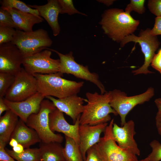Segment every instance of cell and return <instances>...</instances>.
I'll list each match as a JSON object with an SVG mask.
<instances>
[{
    "label": "cell",
    "mask_w": 161,
    "mask_h": 161,
    "mask_svg": "<svg viewBox=\"0 0 161 161\" xmlns=\"http://www.w3.org/2000/svg\"><path fill=\"white\" fill-rule=\"evenodd\" d=\"M154 103L158 109V111L161 113V97L156 99Z\"/></svg>",
    "instance_id": "cell-41"
},
{
    "label": "cell",
    "mask_w": 161,
    "mask_h": 161,
    "mask_svg": "<svg viewBox=\"0 0 161 161\" xmlns=\"http://www.w3.org/2000/svg\"><path fill=\"white\" fill-rule=\"evenodd\" d=\"M112 132L114 139L120 147L129 151L137 156L140 155V150L134 139L136 132L134 123L133 120L126 122L121 126L114 123Z\"/></svg>",
    "instance_id": "cell-13"
},
{
    "label": "cell",
    "mask_w": 161,
    "mask_h": 161,
    "mask_svg": "<svg viewBox=\"0 0 161 161\" xmlns=\"http://www.w3.org/2000/svg\"><path fill=\"white\" fill-rule=\"evenodd\" d=\"M1 7L4 8H14L22 12L32 14L36 16H40L38 10L31 8L23 2L19 0H1Z\"/></svg>",
    "instance_id": "cell-25"
},
{
    "label": "cell",
    "mask_w": 161,
    "mask_h": 161,
    "mask_svg": "<svg viewBox=\"0 0 161 161\" xmlns=\"http://www.w3.org/2000/svg\"><path fill=\"white\" fill-rule=\"evenodd\" d=\"M37 92L45 97L50 96L58 99L77 94L84 84L83 81L76 82L64 79L59 72L48 74H35Z\"/></svg>",
    "instance_id": "cell-3"
},
{
    "label": "cell",
    "mask_w": 161,
    "mask_h": 161,
    "mask_svg": "<svg viewBox=\"0 0 161 161\" xmlns=\"http://www.w3.org/2000/svg\"><path fill=\"white\" fill-rule=\"evenodd\" d=\"M147 5L152 14L156 17L161 16V0H149Z\"/></svg>",
    "instance_id": "cell-32"
},
{
    "label": "cell",
    "mask_w": 161,
    "mask_h": 161,
    "mask_svg": "<svg viewBox=\"0 0 161 161\" xmlns=\"http://www.w3.org/2000/svg\"><path fill=\"white\" fill-rule=\"evenodd\" d=\"M152 151L148 156L149 161H160L161 160V143L157 140H154L149 144Z\"/></svg>",
    "instance_id": "cell-31"
},
{
    "label": "cell",
    "mask_w": 161,
    "mask_h": 161,
    "mask_svg": "<svg viewBox=\"0 0 161 161\" xmlns=\"http://www.w3.org/2000/svg\"><path fill=\"white\" fill-rule=\"evenodd\" d=\"M37 92V80L24 67L15 75V81L7 92L4 98L13 102L24 100Z\"/></svg>",
    "instance_id": "cell-10"
},
{
    "label": "cell",
    "mask_w": 161,
    "mask_h": 161,
    "mask_svg": "<svg viewBox=\"0 0 161 161\" xmlns=\"http://www.w3.org/2000/svg\"><path fill=\"white\" fill-rule=\"evenodd\" d=\"M138 161H149V158L148 156L145 158L140 160H138Z\"/></svg>",
    "instance_id": "cell-43"
},
{
    "label": "cell",
    "mask_w": 161,
    "mask_h": 161,
    "mask_svg": "<svg viewBox=\"0 0 161 161\" xmlns=\"http://www.w3.org/2000/svg\"><path fill=\"white\" fill-rule=\"evenodd\" d=\"M79 117L73 125H71L66 120L63 113L56 108L49 115V126L50 129L64 134L65 136L74 139L79 144V129L80 125Z\"/></svg>",
    "instance_id": "cell-17"
},
{
    "label": "cell",
    "mask_w": 161,
    "mask_h": 161,
    "mask_svg": "<svg viewBox=\"0 0 161 161\" xmlns=\"http://www.w3.org/2000/svg\"><path fill=\"white\" fill-rule=\"evenodd\" d=\"M0 26L8 27L19 30L10 13L1 6L0 8Z\"/></svg>",
    "instance_id": "cell-28"
},
{
    "label": "cell",
    "mask_w": 161,
    "mask_h": 161,
    "mask_svg": "<svg viewBox=\"0 0 161 161\" xmlns=\"http://www.w3.org/2000/svg\"><path fill=\"white\" fill-rule=\"evenodd\" d=\"M16 140L24 148L41 141L38 134L32 129L28 126L20 119L11 137Z\"/></svg>",
    "instance_id": "cell-19"
},
{
    "label": "cell",
    "mask_w": 161,
    "mask_h": 161,
    "mask_svg": "<svg viewBox=\"0 0 161 161\" xmlns=\"http://www.w3.org/2000/svg\"><path fill=\"white\" fill-rule=\"evenodd\" d=\"M52 51L45 49L24 58L22 65L25 70L32 75L48 74L58 72L59 59L51 58Z\"/></svg>",
    "instance_id": "cell-11"
},
{
    "label": "cell",
    "mask_w": 161,
    "mask_h": 161,
    "mask_svg": "<svg viewBox=\"0 0 161 161\" xmlns=\"http://www.w3.org/2000/svg\"><path fill=\"white\" fill-rule=\"evenodd\" d=\"M5 146L0 144V161H16L14 158L10 156L6 152Z\"/></svg>",
    "instance_id": "cell-36"
},
{
    "label": "cell",
    "mask_w": 161,
    "mask_h": 161,
    "mask_svg": "<svg viewBox=\"0 0 161 161\" xmlns=\"http://www.w3.org/2000/svg\"><path fill=\"white\" fill-rule=\"evenodd\" d=\"M18 144L17 140L13 138H11L9 141V145L12 148L16 146Z\"/></svg>",
    "instance_id": "cell-42"
},
{
    "label": "cell",
    "mask_w": 161,
    "mask_h": 161,
    "mask_svg": "<svg viewBox=\"0 0 161 161\" xmlns=\"http://www.w3.org/2000/svg\"><path fill=\"white\" fill-rule=\"evenodd\" d=\"M45 98V96L37 92L27 99L21 101H11L4 97V100L10 109L26 123L30 115L39 112L41 102Z\"/></svg>",
    "instance_id": "cell-14"
},
{
    "label": "cell",
    "mask_w": 161,
    "mask_h": 161,
    "mask_svg": "<svg viewBox=\"0 0 161 161\" xmlns=\"http://www.w3.org/2000/svg\"><path fill=\"white\" fill-rule=\"evenodd\" d=\"M108 123L92 126L80 125L79 129V146L84 161L88 150L97 144L100 140L101 134L105 131Z\"/></svg>",
    "instance_id": "cell-15"
},
{
    "label": "cell",
    "mask_w": 161,
    "mask_h": 161,
    "mask_svg": "<svg viewBox=\"0 0 161 161\" xmlns=\"http://www.w3.org/2000/svg\"><path fill=\"white\" fill-rule=\"evenodd\" d=\"M110 92V105L120 116L121 126L126 123L127 115L134 107L149 101L154 94V89L152 87L148 88L142 94L131 96H127L124 92L117 89Z\"/></svg>",
    "instance_id": "cell-8"
},
{
    "label": "cell",
    "mask_w": 161,
    "mask_h": 161,
    "mask_svg": "<svg viewBox=\"0 0 161 161\" xmlns=\"http://www.w3.org/2000/svg\"><path fill=\"white\" fill-rule=\"evenodd\" d=\"M95 145L87 151L85 161H102L97 152Z\"/></svg>",
    "instance_id": "cell-34"
},
{
    "label": "cell",
    "mask_w": 161,
    "mask_h": 161,
    "mask_svg": "<svg viewBox=\"0 0 161 161\" xmlns=\"http://www.w3.org/2000/svg\"><path fill=\"white\" fill-rule=\"evenodd\" d=\"M15 75L7 73L0 72V97H4L13 84Z\"/></svg>",
    "instance_id": "cell-26"
},
{
    "label": "cell",
    "mask_w": 161,
    "mask_h": 161,
    "mask_svg": "<svg viewBox=\"0 0 161 161\" xmlns=\"http://www.w3.org/2000/svg\"><path fill=\"white\" fill-rule=\"evenodd\" d=\"M42 143L39 148L40 161H65L63 154L64 148L60 143Z\"/></svg>",
    "instance_id": "cell-22"
},
{
    "label": "cell",
    "mask_w": 161,
    "mask_h": 161,
    "mask_svg": "<svg viewBox=\"0 0 161 161\" xmlns=\"http://www.w3.org/2000/svg\"><path fill=\"white\" fill-rule=\"evenodd\" d=\"M7 153L17 161H40V154L39 148H27L19 154L12 150L5 149Z\"/></svg>",
    "instance_id": "cell-24"
},
{
    "label": "cell",
    "mask_w": 161,
    "mask_h": 161,
    "mask_svg": "<svg viewBox=\"0 0 161 161\" xmlns=\"http://www.w3.org/2000/svg\"><path fill=\"white\" fill-rule=\"evenodd\" d=\"M155 125L158 134L161 136V113L157 112L155 117Z\"/></svg>",
    "instance_id": "cell-37"
},
{
    "label": "cell",
    "mask_w": 161,
    "mask_h": 161,
    "mask_svg": "<svg viewBox=\"0 0 161 161\" xmlns=\"http://www.w3.org/2000/svg\"><path fill=\"white\" fill-rule=\"evenodd\" d=\"M45 98L52 101L57 109L69 116L74 124L83 112V104L86 101V99L78 96L77 94L60 99L50 96Z\"/></svg>",
    "instance_id": "cell-16"
},
{
    "label": "cell",
    "mask_w": 161,
    "mask_h": 161,
    "mask_svg": "<svg viewBox=\"0 0 161 161\" xmlns=\"http://www.w3.org/2000/svg\"><path fill=\"white\" fill-rule=\"evenodd\" d=\"M46 49L55 52L59 57L60 64L58 72L62 74H71L78 78L93 83L99 89L101 94L106 92L103 85L99 79L98 75L96 73L90 72L88 66H84L76 62L72 52L64 54L53 49L47 48Z\"/></svg>",
    "instance_id": "cell-9"
},
{
    "label": "cell",
    "mask_w": 161,
    "mask_h": 161,
    "mask_svg": "<svg viewBox=\"0 0 161 161\" xmlns=\"http://www.w3.org/2000/svg\"><path fill=\"white\" fill-rule=\"evenodd\" d=\"M116 1L114 0H98L97 1L101 3H103L106 6L109 7L112 5L114 2Z\"/></svg>",
    "instance_id": "cell-40"
},
{
    "label": "cell",
    "mask_w": 161,
    "mask_h": 161,
    "mask_svg": "<svg viewBox=\"0 0 161 161\" xmlns=\"http://www.w3.org/2000/svg\"><path fill=\"white\" fill-rule=\"evenodd\" d=\"M3 8L10 13L19 30L24 31H32V27L34 24L40 23L44 21L43 18L40 16L22 12L14 8Z\"/></svg>",
    "instance_id": "cell-20"
},
{
    "label": "cell",
    "mask_w": 161,
    "mask_h": 161,
    "mask_svg": "<svg viewBox=\"0 0 161 161\" xmlns=\"http://www.w3.org/2000/svg\"><path fill=\"white\" fill-rule=\"evenodd\" d=\"M56 108L50 100L44 99L39 112L30 115L26 123L28 126L36 131L43 143H61L63 140V137L61 134L55 133L49 127V114Z\"/></svg>",
    "instance_id": "cell-4"
},
{
    "label": "cell",
    "mask_w": 161,
    "mask_h": 161,
    "mask_svg": "<svg viewBox=\"0 0 161 161\" xmlns=\"http://www.w3.org/2000/svg\"><path fill=\"white\" fill-rule=\"evenodd\" d=\"M46 4L42 5H27L30 7L37 10L40 15L47 22L52 30L54 36L58 35L61 28L58 18L60 9L57 0H48Z\"/></svg>",
    "instance_id": "cell-18"
},
{
    "label": "cell",
    "mask_w": 161,
    "mask_h": 161,
    "mask_svg": "<svg viewBox=\"0 0 161 161\" xmlns=\"http://www.w3.org/2000/svg\"><path fill=\"white\" fill-rule=\"evenodd\" d=\"M150 29L147 28L141 30L138 36L134 34L125 37L120 43V46L122 47L127 43L133 42L138 43L141 50L144 56V62L143 65L137 69L132 70V73L134 75L140 74H147L153 73L148 69L153 58L160 45L157 36H153L150 33Z\"/></svg>",
    "instance_id": "cell-7"
},
{
    "label": "cell",
    "mask_w": 161,
    "mask_h": 161,
    "mask_svg": "<svg viewBox=\"0 0 161 161\" xmlns=\"http://www.w3.org/2000/svg\"><path fill=\"white\" fill-rule=\"evenodd\" d=\"M18 117L10 110L0 116V144L5 146L9 142L19 120Z\"/></svg>",
    "instance_id": "cell-21"
},
{
    "label": "cell",
    "mask_w": 161,
    "mask_h": 161,
    "mask_svg": "<svg viewBox=\"0 0 161 161\" xmlns=\"http://www.w3.org/2000/svg\"><path fill=\"white\" fill-rule=\"evenodd\" d=\"M150 33L153 36L161 35V16L155 18L154 27L150 29Z\"/></svg>",
    "instance_id": "cell-35"
},
{
    "label": "cell",
    "mask_w": 161,
    "mask_h": 161,
    "mask_svg": "<svg viewBox=\"0 0 161 161\" xmlns=\"http://www.w3.org/2000/svg\"><path fill=\"white\" fill-rule=\"evenodd\" d=\"M112 119L104 131V135L95 145L97 152L102 161H138L137 156L131 151L123 149L114 139Z\"/></svg>",
    "instance_id": "cell-6"
},
{
    "label": "cell",
    "mask_w": 161,
    "mask_h": 161,
    "mask_svg": "<svg viewBox=\"0 0 161 161\" xmlns=\"http://www.w3.org/2000/svg\"><path fill=\"white\" fill-rule=\"evenodd\" d=\"M24 146L21 144L18 143L16 146L12 148V150L15 153L19 154L22 152L24 150Z\"/></svg>",
    "instance_id": "cell-39"
},
{
    "label": "cell",
    "mask_w": 161,
    "mask_h": 161,
    "mask_svg": "<svg viewBox=\"0 0 161 161\" xmlns=\"http://www.w3.org/2000/svg\"><path fill=\"white\" fill-rule=\"evenodd\" d=\"M60 9V13L72 15L75 14L87 16L78 11L74 7L72 0H57Z\"/></svg>",
    "instance_id": "cell-27"
},
{
    "label": "cell",
    "mask_w": 161,
    "mask_h": 161,
    "mask_svg": "<svg viewBox=\"0 0 161 161\" xmlns=\"http://www.w3.org/2000/svg\"><path fill=\"white\" fill-rule=\"evenodd\" d=\"M24 57L11 42L0 45V72L16 75L21 69Z\"/></svg>",
    "instance_id": "cell-12"
},
{
    "label": "cell",
    "mask_w": 161,
    "mask_h": 161,
    "mask_svg": "<svg viewBox=\"0 0 161 161\" xmlns=\"http://www.w3.org/2000/svg\"><path fill=\"white\" fill-rule=\"evenodd\" d=\"M11 42L18 48L24 58L46 49L52 43L47 32L43 29L30 32L16 30Z\"/></svg>",
    "instance_id": "cell-5"
},
{
    "label": "cell",
    "mask_w": 161,
    "mask_h": 161,
    "mask_svg": "<svg viewBox=\"0 0 161 161\" xmlns=\"http://www.w3.org/2000/svg\"><path fill=\"white\" fill-rule=\"evenodd\" d=\"M65 138L63 152L65 161H84L79 145L71 137L65 136Z\"/></svg>",
    "instance_id": "cell-23"
},
{
    "label": "cell",
    "mask_w": 161,
    "mask_h": 161,
    "mask_svg": "<svg viewBox=\"0 0 161 161\" xmlns=\"http://www.w3.org/2000/svg\"><path fill=\"white\" fill-rule=\"evenodd\" d=\"M16 32L14 28L0 26V45L12 42Z\"/></svg>",
    "instance_id": "cell-30"
},
{
    "label": "cell",
    "mask_w": 161,
    "mask_h": 161,
    "mask_svg": "<svg viewBox=\"0 0 161 161\" xmlns=\"http://www.w3.org/2000/svg\"><path fill=\"white\" fill-rule=\"evenodd\" d=\"M145 1V0H131L130 3L127 5L125 11L129 14L134 11L138 14H143L145 11L144 6Z\"/></svg>",
    "instance_id": "cell-29"
},
{
    "label": "cell",
    "mask_w": 161,
    "mask_h": 161,
    "mask_svg": "<svg viewBox=\"0 0 161 161\" xmlns=\"http://www.w3.org/2000/svg\"><path fill=\"white\" fill-rule=\"evenodd\" d=\"M151 65L154 69L161 74V48L154 55Z\"/></svg>",
    "instance_id": "cell-33"
},
{
    "label": "cell",
    "mask_w": 161,
    "mask_h": 161,
    "mask_svg": "<svg viewBox=\"0 0 161 161\" xmlns=\"http://www.w3.org/2000/svg\"><path fill=\"white\" fill-rule=\"evenodd\" d=\"M85 95L87 104L80 117V125L94 126L107 123L112 120L110 114L118 115L110 105V91L103 94L87 92Z\"/></svg>",
    "instance_id": "cell-2"
},
{
    "label": "cell",
    "mask_w": 161,
    "mask_h": 161,
    "mask_svg": "<svg viewBox=\"0 0 161 161\" xmlns=\"http://www.w3.org/2000/svg\"><path fill=\"white\" fill-rule=\"evenodd\" d=\"M99 22L104 33L114 41L120 43L137 29L140 21L123 10L112 8L104 11Z\"/></svg>",
    "instance_id": "cell-1"
},
{
    "label": "cell",
    "mask_w": 161,
    "mask_h": 161,
    "mask_svg": "<svg viewBox=\"0 0 161 161\" xmlns=\"http://www.w3.org/2000/svg\"><path fill=\"white\" fill-rule=\"evenodd\" d=\"M10 110V109L4 101V97H0V116H1L4 112Z\"/></svg>",
    "instance_id": "cell-38"
}]
</instances>
